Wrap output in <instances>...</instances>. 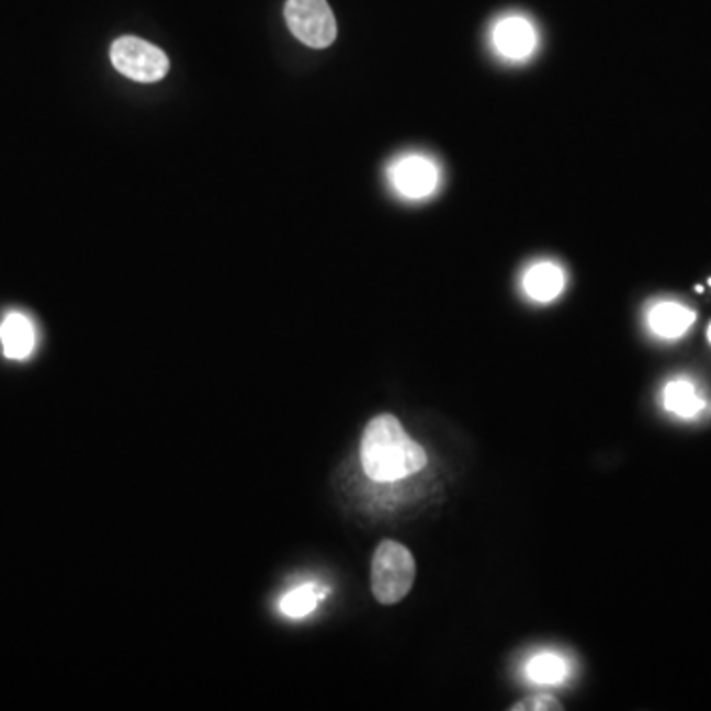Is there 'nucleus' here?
Wrapping results in <instances>:
<instances>
[{
	"mask_svg": "<svg viewBox=\"0 0 711 711\" xmlns=\"http://www.w3.org/2000/svg\"><path fill=\"white\" fill-rule=\"evenodd\" d=\"M0 342L4 356L10 360H24L36 346V330L29 316L10 313L0 325Z\"/></svg>",
	"mask_w": 711,
	"mask_h": 711,
	"instance_id": "obj_7",
	"label": "nucleus"
},
{
	"mask_svg": "<svg viewBox=\"0 0 711 711\" xmlns=\"http://www.w3.org/2000/svg\"><path fill=\"white\" fill-rule=\"evenodd\" d=\"M415 560L411 552L394 540H384L372 557V592L375 601L395 605L411 591Z\"/></svg>",
	"mask_w": 711,
	"mask_h": 711,
	"instance_id": "obj_2",
	"label": "nucleus"
},
{
	"mask_svg": "<svg viewBox=\"0 0 711 711\" xmlns=\"http://www.w3.org/2000/svg\"><path fill=\"white\" fill-rule=\"evenodd\" d=\"M548 710H563V706H560V701L555 700L553 696H548V693H538V696H532V698H526V700L518 701V706H512V711Z\"/></svg>",
	"mask_w": 711,
	"mask_h": 711,
	"instance_id": "obj_13",
	"label": "nucleus"
},
{
	"mask_svg": "<svg viewBox=\"0 0 711 711\" xmlns=\"http://www.w3.org/2000/svg\"><path fill=\"white\" fill-rule=\"evenodd\" d=\"M664 407L680 417H696L706 407L703 397L698 394L696 385L688 380H674L664 387Z\"/></svg>",
	"mask_w": 711,
	"mask_h": 711,
	"instance_id": "obj_10",
	"label": "nucleus"
},
{
	"mask_svg": "<svg viewBox=\"0 0 711 711\" xmlns=\"http://www.w3.org/2000/svg\"><path fill=\"white\" fill-rule=\"evenodd\" d=\"M528 676L538 684H557L567 676V664L557 654H538L528 662Z\"/></svg>",
	"mask_w": 711,
	"mask_h": 711,
	"instance_id": "obj_11",
	"label": "nucleus"
},
{
	"mask_svg": "<svg viewBox=\"0 0 711 711\" xmlns=\"http://www.w3.org/2000/svg\"><path fill=\"white\" fill-rule=\"evenodd\" d=\"M111 61L125 78L138 83H155L168 74L167 54L137 36H123L111 46Z\"/></svg>",
	"mask_w": 711,
	"mask_h": 711,
	"instance_id": "obj_3",
	"label": "nucleus"
},
{
	"mask_svg": "<svg viewBox=\"0 0 711 711\" xmlns=\"http://www.w3.org/2000/svg\"><path fill=\"white\" fill-rule=\"evenodd\" d=\"M392 187L405 198L431 196L439 187V168L431 158L407 155L390 168Z\"/></svg>",
	"mask_w": 711,
	"mask_h": 711,
	"instance_id": "obj_5",
	"label": "nucleus"
},
{
	"mask_svg": "<svg viewBox=\"0 0 711 711\" xmlns=\"http://www.w3.org/2000/svg\"><path fill=\"white\" fill-rule=\"evenodd\" d=\"M323 597V592L318 591L316 585H303L296 587L293 591L286 595L285 599L281 601V611L285 612L286 617L293 619H301L311 611H315L318 599Z\"/></svg>",
	"mask_w": 711,
	"mask_h": 711,
	"instance_id": "obj_12",
	"label": "nucleus"
},
{
	"mask_svg": "<svg viewBox=\"0 0 711 711\" xmlns=\"http://www.w3.org/2000/svg\"><path fill=\"white\" fill-rule=\"evenodd\" d=\"M285 20L296 40L311 48H328L336 40V20L326 0H286Z\"/></svg>",
	"mask_w": 711,
	"mask_h": 711,
	"instance_id": "obj_4",
	"label": "nucleus"
},
{
	"mask_svg": "<svg viewBox=\"0 0 711 711\" xmlns=\"http://www.w3.org/2000/svg\"><path fill=\"white\" fill-rule=\"evenodd\" d=\"M708 338H710V342H711V325L710 328H708Z\"/></svg>",
	"mask_w": 711,
	"mask_h": 711,
	"instance_id": "obj_14",
	"label": "nucleus"
},
{
	"mask_svg": "<svg viewBox=\"0 0 711 711\" xmlns=\"http://www.w3.org/2000/svg\"><path fill=\"white\" fill-rule=\"evenodd\" d=\"M693 320H696V313L674 301L658 303L652 306L648 313V326L652 332L662 338H680L688 332Z\"/></svg>",
	"mask_w": 711,
	"mask_h": 711,
	"instance_id": "obj_8",
	"label": "nucleus"
},
{
	"mask_svg": "<svg viewBox=\"0 0 711 711\" xmlns=\"http://www.w3.org/2000/svg\"><path fill=\"white\" fill-rule=\"evenodd\" d=\"M360 461L375 483H394L427 466V453L405 433L394 415H377L362 435Z\"/></svg>",
	"mask_w": 711,
	"mask_h": 711,
	"instance_id": "obj_1",
	"label": "nucleus"
},
{
	"mask_svg": "<svg viewBox=\"0 0 711 711\" xmlns=\"http://www.w3.org/2000/svg\"><path fill=\"white\" fill-rule=\"evenodd\" d=\"M563 285H565V276H563L562 269L550 261L535 263L523 275L526 293L540 303L553 301L562 293Z\"/></svg>",
	"mask_w": 711,
	"mask_h": 711,
	"instance_id": "obj_9",
	"label": "nucleus"
},
{
	"mask_svg": "<svg viewBox=\"0 0 711 711\" xmlns=\"http://www.w3.org/2000/svg\"><path fill=\"white\" fill-rule=\"evenodd\" d=\"M493 44L504 58L526 59L538 46V32L523 16H506L493 29Z\"/></svg>",
	"mask_w": 711,
	"mask_h": 711,
	"instance_id": "obj_6",
	"label": "nucleus"
}]
</instances>
